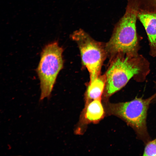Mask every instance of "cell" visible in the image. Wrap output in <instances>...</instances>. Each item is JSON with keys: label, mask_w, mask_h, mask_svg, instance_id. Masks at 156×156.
<instances>
[{"label": "cell", "mask_w": 156, "mask_h": 156, "mask_svg": "<svg viewBox=\"0 0 156 156\" xmlns=\"http://www.w3.org/2000/svg\"><path fill=\"white\" fill-rule=\"evenodd\" d=\"M143 156H156V138L145 144Z\"/></svg>", "instance_id": "9"}, {"label": "cell", "mask_w": 156, "mask_h": 156, "mask_svg": "<svg viewBox=\"0 0 156 156\" xmlns=\"http://www.w3.org/2000/svg\"><path fill=\"white\" fill-rule=\"evenodd\" d=\"M63 50L57 41L46 45L40 54L36 71L40 81V100L50 98L57 76L63 66Z\"/></svg>", "instance_id": "4"}, {"label": "cell", "mask_w": 156, "mask_h": 156, "mask_svg": "<svg viewBox=\"0 0 156 156\" xmlns=\"http://www.w3.org/2000/svg\"><path fill=\"white\" fill-rule=\"evenodd\" d=\"M153 103H156V93H155V96L153 100Z\"/></svg>", "instance_id": "11"}, {"label": "cell", "mask_w": 156, "mask_h": 156, "mask_svg": "<svg viewBox=\"0 0 156 156\" xmlns=\"http://www.w3.org/2000/svg\"><path fill=\"white\" fill-rule=\"evenodd\" d=\"M101 99L93 100L86 103L83 115L85 123H97L104 117L105 112Z\"/></svg>", "instance_id": "7"}, {"label": "cell", "mask_w": 156, "mask_h": 156, "mask_svg": "<svg viewBox=\"0 0 156 156\" xmlns=\"http://www.w3.org/2000/svg\"><path fill=\"white\" fill-rule=\"evenodd\" d=\"M105 75V96L109 97L133 78L143 81L148 73L149 63L138 54H118L114 57Z\"/></svg>", "instance_id": "2"}, {"label": "cell", "mask_w": 156, "mask_h": 156, "mask_svg": "<svg viewBox=\"0 0 156 156\" xmlns=\"http://www.w3.org/2000/svg\"><path fill=\"white\" fill-rule=\"evenodd\" d=\"M155 96L154 94L145 99L136 97L127 102L109 103L107 110L109 114L119 118L133 129L137 138L145 144L151 140L148 131L146 119L149 105Z\"/></svg>", "instance_id": "3"}, {"label": "cell", "mask_w": 156, "mask_h": 156, "mask_svg": "<svg viewBox=\"0 0 156 156\" xmlns=\"http://www.w3.org/2000/svg\"><path fill=\"white\" fill-rule=\"evenodd\" d=\"M70 36L78 46L82 62L89 72L91 83L99 76L107 54L105 45L95 40L82 29L74 31Z\"/></svg>", "instance_id": "5"}, {"label": "cell", "mask_w": 156, "mask_h": 156, "mask_svg": "<svg viewBox=\"0 0 156 156\" xmlns=\"http://www.w3.org/2000/svg\"><path fill=\"white\" fill-rule=\"evenodd\" d=\"M128 0L125 14L116 25L111 38L105 45L107 54L113 57L120 54H138L136 22L141 0Z\"/></svg>", "instance_id": "1"}, {"label": "cell", "mask_w": 156, "mask_h": 156, "mask_svg": "<svg viewBox=\"0 0 156 156\" xmlns=\"http://www.w3.org/2000/svg\"><path fill=\"white\" fill-rule=\"evenodd\" d=\"M140 8L156 12V0H141Z\"/></svg>", "instance_id": "10"}, {"label": "cell", "mask_w": 156, "mask_h": 156, "mask_svg": "<svg viewBox=\"0 0 156 156\" xmlns=\"http://www.w3.org/2000/svg\"><path fill=\"white\" fill-rule=\"evenodd\" d=\"M137 18L144 27L150 47V54L156 56V12L140 9Z\"/></svg>", "instance_id": "6"}, {"label": "cell", "mask_w": 156, "mask_h": 156, "mask_svg": "<svg viewBox=\"0 0 156 156\" xmlns=\"http://www.w3.org/2000/svg\"><path fill=\"white\" fill-rule=\"evenodd\" d=\"M106 83L105 75L99 76L90 83L86 94V103L93 100L101 99Z\"/></svg>", "instance_id": "8"}]
</instances>
